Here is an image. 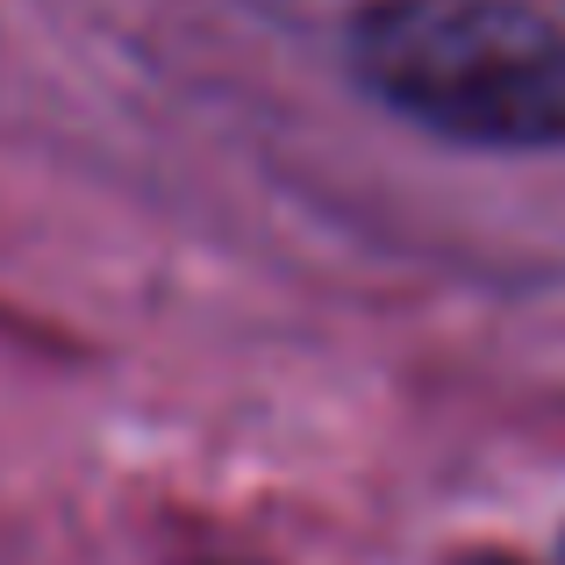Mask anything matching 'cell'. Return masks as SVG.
Returning <instances> with one entry per match:
<instances>
[{
    "mask_svg": "<svg viewBox=\"0 0 565 565\" xmlns=\"http://www.w3.org/2000/svg\"><path fill=\"white\" fill-rule=\"evenodd\" d=\"M480 565H509V558H480Z\"/></svg>",
    "mask_w": 565,
    "mask_h": 565,
    "instance_id": "obj_2",
    "label": "cell"
},
{
    "mask_svg": "<svg viewBox=\"0 0 565 565\" xmlns=\"http://www.w3.org/2000/svg\"><path fill=\"white\" fill-rule=\"evenodd\" d=\"M365 86L487 151L565 143V29L523 0H373L351 29Z\"/></svg>",
    "mask_w": 565,
    "mask_h": 565,
    "instance_id": "obj_1",
    "label": "cell"
}]
</instances>
